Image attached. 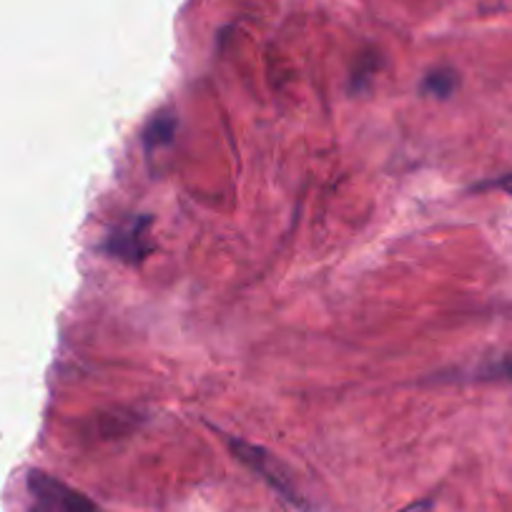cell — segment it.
<instances>
[{
  "label": "cell",
  "instance_id": "obj_1",
  "mask_svg": "<svg viewBox=\"0 0 512 512\" xmlns=\"http://www.w3.org/2000/svg\"><path fill=\"white\" fill-rule=\"evenodd\" d=\"M229 447L231 452H234L236 460L244 462L251 472H256V475L262 477V480L267 482L272 490H277L284 500L292 502V505L299 507V510H307V502H304L302 492H299L297 485H294L292 472L287 470V465H284L279 457H274L272 452H267L264 447L251 445V442L246 440H239V437H229Z\"/></svg>",
  "mask_w": 512,
  "mask_h": 512
},
{
  "label": "cell",
  "instance_id": "obj_2",
  "mask_svg": "<svg viewBox=\"0 0 512 512\" xmlns=\"http://www.w3.org/2000/svg\"><path fill=\"white\" fill-rule=\"evenodd\" d=\"M151 224H154V219H151L149 214L134 216V219L126 221L123 226H118V229L108 236L103 249L111 256H116V259H121V262L141 264L146 259V254L151 251Z\"/></svg>",
  "mask_w": 512,
  "mask_h": 512
},
{
  "label": "cell",
  "instance_id": "obj_5",
  "mask_svg": "<svg viewBox=\"0 0 512 512\" xmlns=\"http://www.w3.org/2000/svg\"><path fill=\"white\" fill-rule=\"evenodd\" d=\"M457 86H460L457 71H452V68H435L422 81V93L435 98H450L457 91Z\"/></svg>",
  "mask_w": 512,
  "mask_h": 512
},
{
  "label": "cell",
  "instance_id": "obj_7",
  "mask_svg": "<svg viewBox=\"0 0 512 512\" xmlns=\"http://www.w3.org/2000/svg\"><path fill=\"white\" fill-rule=\"evenodd\" d=\"M33 497H36V505H33L31 512H66L56 500H51L48 495H36V492H33Z\"/></svg>",
  "mask_w": 512,
  "mask_h": 512
},
{
  "label": "cell",
  "instance_id": "obj_8",
  "mask_svg": "<svg viewBox=\"0 0 512 512\" xmlns=\"http://www.w3.org/2000/svg\"><path fill=\"white\" fill-rule=\"evenodd\" d=\"M495 186H497V189H507V191H510V194H512V174L510 176H507V179H502V181H492V184H480V186H477V189H495Z\"/></svg>",
  "mask_w": 512,
  "mask_h": 512
},
{
  "label": "cell",
  "instance_id": "obj_3",
  "mask_svg": "<svg viewBox=\"0 0 512 512\" xmlns=\"http://www.w3.org/2000/svg\"><path fill=\"white\" fill-rule=\"evenodd\" d=\"M28 485H31V492H36V495H48L51 500H56L66 512H108L103 510L101 505H96L93 500H88L83 492L63 485L61 480L46 475V472H38V470L31 472Z\"/></svg>",
  "mask_w": 512,
  "mask_h": 512
},
{
  "label": "cell",
  "instance_id": "obj_4",
  "mask_svg": "<svg viewBox=\"0 0 512 512\" xmlns=\"http://www.w3.org/2000/svg\"><path fill=\"white\" fill-rule=\"evenodd\" d=\"M176 126H179V121H176L174 113H159V116H154L149 121V126L144 128V144L146 149L154 151V149H161V146L171 144L174 141V134H176Z\"/></svg>",
  "mask_w": 512,
  "mask_h": 512
},
{
  "label": "cell",
  "instance_id": "obj_6",
  "mask_svg": "<svg viewBox=\"0 0 512 512\" xmlns=\"http://www.w3.org/2000/svg\"><path fill=\"white\" fill-rule=\"evenodd\" d=\"M507 377H512V357L505 359V362L492 364V367H485L480 369V372H475V379H507Z\"/></svg>",
  "mask_w": 512,
  "mask_h": 512
}]
</instances>
